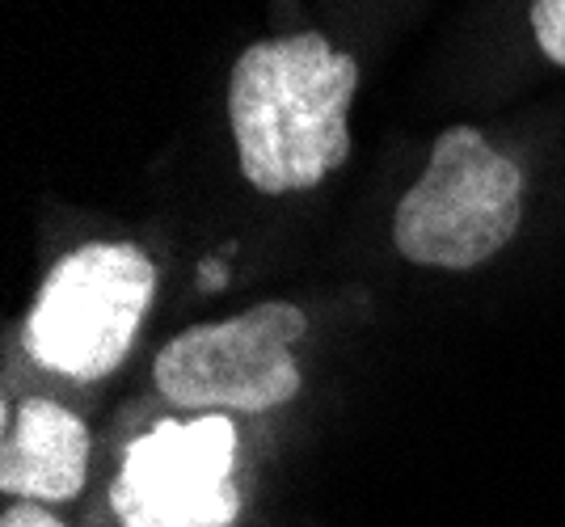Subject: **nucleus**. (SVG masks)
<instances>
[{
    "label": "nucleus",
    "mask_w": 565,
    "mask_h": 527,
    "mask_svg": "<svg viewBox=\"0 0 565 527\" xmlns=\"http://www.w3.org/2000/svg\"><path fill=\"white\" fill-rule=\"evenodd\" d=\"M152 295L157 266L140 245L89 240L47 270L25 312V355L72 384L102 380L131 355Z\"/></svg>",
    "instance_id": "nucleus-2"
},
{
    "label": "nucleus",
    "mask_w": 565,
    "mask_h": 527,
    "mask_svg": "<svg viewBox=\"0 0 565 527\" xmlns=\"http://www.w3.org/2000/svg\"><path fill=\"white\" fill-rule=\"evenodd\" d=\"M89 477V427L60 401L30 397L4 409L0 490L25 503H68Z\"/></svg>",
    "instance_id": "nucleus-6"
},
{
    "label": "nucleus",
    "mask_w": 565,
    "mask_h": 527,
    "mask_svg": "<svg viewBox=\"0 0 565 527\" xmlns=\"http://www.w3.org/2000/svg\"><path fill=\"white\" fill-rule=\"evenodd\" d=\"M305 334V309L270 300L233 321L182 330L161 346L152 376L161 397L194 413H266L287 406L305 384L300 363L291 355V346Z\"/></svg>",
    "instance_id": "nucleus-4"
},
{
    "label": "nucleus",
    "mask_w": 565,
    "mask_h": 527,
    "mask_svg": "<svg viewBox=\"0 0 565 527\" xmlns=\"http://www.w3.org/2000/svg\"><path fill=\"white\" fill-rule=\"evenodd\" d=\"M523 219V173L477 127H448L423 178L393 212L397 254L414 266L472 270L498 258Z\"/></svg>",
    "instance_id": "nucleus-3"
},
{
    "label": "nucleus",
    "mask_w": 565,
    "mask_h": 527,
    "mask_svg": "<svg viewBox=\"0 0 565 527\" xmlns=\"http://www.w3.org/2000/svg\"><path fill=\"white\" fill-rule=\"evenodd\" d=\"M0 527H64L55 515H47L39 503H13L0 515Z\"/></svg>",
    "instance_id": "nucleus-8"
},
{
    "label": "nucleus",
    "mask_w": 565,
    "mask_h": 527,
    "mask_svg": "<svg viewBox=\"0 0 565 527\" xmlns=\"http://www.w3.org/2000/svg\"><path fill=\"white\" fill-rule=\"evenodd\" d=\"M527 22L544 55L565 68V0H532Z\"/></svg>",
    "instance_id": "nucleus-7"
},
{
    "label": "nucleus",
    "mask_w": 565,
    "mask_h": 527,
    "mask_svg": "<svg viewBox=\"0 0 565 527\" xmlns=\"http://www.w3.org/2000/svg\"><path fill=\"white\" fill-rule=\"evenodd\" d=\"M236 427L224 413L157 422L127 443L110 506L122 527H228L241 515Z\"/></svg>",
    "instance_id": "nucleus-5"
},
{
    "label": "nucleus",
    "mask_w": 565,
    "mask_h": 527,
    "mask_svg": "<svg viewBox=\"0 0 565 527\" xmlns=\"http://www.w3.org/2000/svg\"><path fill=\"white\" fill-rule=\"evenodd\" d=\"M354 89L359 64L317 30L241 51L228 76V122L245 182L262 194H296L342 169Z\"/></svg>",
    "instance_id": "nucleus-1"
}]
</instances>
